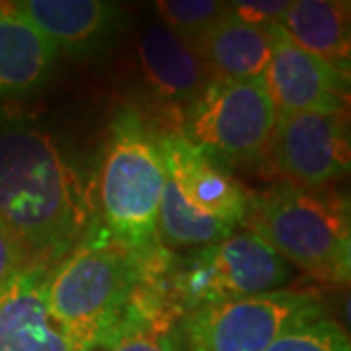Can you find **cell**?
I'll list each match as a JSON object with an SVG mask.
<instances>
[{"instance_id": "9a60e30c", "label": "cell", "mask_w": 351, "mask_h": 351, "mask_svg": "<svg viewBox=\"0 0 351 351\" xmlns=\"http://www.w3.org/2000/svg\"><path fill=\"white\" fill-rule=\"evenodd\" d=\"M59 49L14 8L0 18V100L22 98L41 88Z\"/></svg>"}, {"instance_id": "d6986e66", "label": "cell", "mask_w": 351, "mask_h": 351, "mask_svg": "<svg viewBox=\"0 0 351 351\" xmlns=\"http://www.w3.org/2000/svg\"><path fill=\"white\" fill-rule=\"evenodd\" d=\"M156 14L160 24L174 29L178 36L188 39L189 43L203 34L219 16L228 8V2L217 0H158Z\"/></svg>"}, {"instance_id": "7402d4cb", "label": "cell", "mask_w": 351, "mask_h": 351, "mask_svg": "<svg viewBox=\"0 0 351 351\" xmlns=\"http://www.w3.org/2000/svg\"><path fill=\"white\" fill-rule=\"evenodd\" d=\"M24 265H27L20 244L0 226V289L4 287Z\"/></svg>"}, {"instance_id": "277c9868", "label": "cell", "mask_w": 351, "mask_h": 351, "mask_svg": "<svg viewBox=\"0 0 351 351\" xmlns=\"http://www.w3.org/2000/svg\"><path fill=\"white\" fill-rule=\"evenodd\" d=\"M156 133L135 112L115 117L98 174L101 228L137 254L160 248L156 225L164 188Z\"/></svg>"}, {"instance_id": "2e32d148", "label": "cell", "mask_w": 351, "mask_h": 351, "mask_svg": "<svg viewBox=\"0 0 351 351\" xmlns=\"http://www.w3.org/2000/svg\"><path fill=\"white\" fill-rule=\"evenodd\" d=\"M182 314L160 289L138 283L119 322L104 336L101 351H184L178 324Z\"/></svg>"}, {"instance_id": "8992f818", "label": "cell", "mask_w": 351, "mask_h": 351, "mask_svg": "<svg viewBox=\"0 0 351 351\" xmlns=\"http://www.w3.org/2000/svg\"><path fill=\"white\" fill-rule=\"evenodd\" d=\"M277 112L263 78H219L189 104L184 137L215 162H254L271 138Z\"/></svg>"}, {"instance_id": "3957f363", "label": "cell", "mask_w": 351, "mask_h": 351, "mask_svg": "<svg viewBox=\"0 0 351 351\" xmlns=\"http://www.w3.org/2000/svg\"><path fill=\"white\" fill-rule=\"evenodd\" d=\"M279 184L250 195L242 225L291 265L324 283L350 279V213L346 201Z\"/></svg>"}, {"instance_id": "9c48e42d", "label": "cell", "mask_w": 351, "mask_h": 351, "mask_svg": "<svg viewBox=\"0 0 351 351\" xmlns=\"http://www.w3.org/2000/svg\"><path fill=\"white\" fill-rule=\"evenodd\" d=\"M269 29L274 49L262 78L277 115L346 113L350 75L299 47L279 24L269 25Z\"/></svg>"}, {"instance_id": "7c38bea8", "label": "cell", "mask_w": 351, "mask_h": 351, "mask_svg": "<svg viewBox=\"0 0 351 351\" xmlns=\"http://www.w3.org/2000/svg\"><path fill=\"white\" fill-rule=\"evenodd\" d=\"M137 55L147 84L170 104H193L215 78L188 39L160 22L145 29Z\"/></svg>"}, {"instance_id": "ac0fdd59", "label": "cell", "mask_w": 351, "mask_h": 351, "mask_svg": "<svg viewBox=\"0 0 351 351\" xmlns=\"http://www.w3.org/2000/svg\"><path fill=\"white\" fill-rule=\"evenodd\" d=\"M232 232L234 228L230 225L193 209L174 180L166 174L156 225L158 242L164 248H207Z\"/></svg>"}, {"instance_id": "7a4b0ae2", "label": "cell", "mask_w": 351, "mask_h": 351, "mask_svg": "<svg viewBox=\"0 0 351 351\" xmlns=\"http://www.w3.org/2000/svg\"><path fill=\"white\" fill-rule=\"evenodd\" d=\"M152 252L137 254L115 242L101 226H90L75 248L51 267L45 297L55 324L84 351L96 350L125 313Z\"/></svg>"}, {"instance_id": "52a82bcc", "label": "cell", "mask_w": 351, "mask_h": 351, "mask_svg": "<svg viewBox=\"0 0 351 351\" xmlns=\"http://www.w3.org/2000/svg\"><path fill=\"white\" fill-rule=\"evenodd\" d=\"M322 314L320 295L281 289L205 304L184 314L180 326L189 351H265L291 328Z\"/></svg>"}, {"instance_id": "ffe728a7", "label": "cell", "mask_w": 351, "mask_h": 351, "mask_svg": "<svg viewBox=\"0 0 351 351\" xmlns=\"http://www.w3.org/2000/svg\"><path fill=\"white\" fill-rule=\"evenodd\" d=\"M265 351H351L343 328L324 314L291 328Z\"/></svg>"}, {"instance_id": "5b68a950", "label": "cell", "mask_w": 351, "mask_h": 351, "mask_svg": "<svg viewBox=\"0 0 351 351\" xmlns=\"http://www.w3.org/2000/svg\"><path fill=\"white\" fill-rule=\"evenodd\" d=\"M291 279L293 265L258 234L242 230L191 256L172 258L164 291L184 316L205 304L281 291Z\"/></svg>"}, {"instance_id": "44dd1931", "label": "cell", "mask_w": 351, "mask_h": 351, "mask_svg": "<svg viewBox=\"0 0 351 351\" xmlns=\"http://www.w3.org/2000/svg\"><path fill=\"white\" fill-rule=\"evenodd\" d=\"M291 2L287 0H237L228 2V10L234 14L242 22H248L252 25L269 27L279 24L283 16L287 14Z\"/></svg>"}, {"instance_id": "30bf717a", "label": "cell", "mask_w": 351, "mask_h": 351, "mask_svg": "<svg viewBox=\"0 0 351 351\" xmlns=\"http://www.w3.org/2000/svg\"><path fill=\"white\" fill-rule=\"evenodd\" d=\"M156 143L162 156L164 172L174 180L193 209L211 215L232 228L242 225L250 193L240 182L191 145L180 131L156 135Z\"/></svg>"}, {"instance_id": "6da1fadb", "label": "cell", "mask_w": 351, "mask_h": 351, "mask_svg": "<svg viewBox=\"0 0 351 351\" xmlns=\"http://www.w3.org/2000/svg\"><path fill=\"white\" fill-rule=\"evenodd\" d=\"M90 201L55 137L0 106V226L27 263L57 265L86 234Z\"/></svg>"}, {"instance_id": "603a6c76", "label": "cell", "mask_w": 351, "mask_h": 351, "mask_svg": "<svg viewBox=\"0 0 351 351\" xmlns=\"http://www.w3.org/2000/svg\"><path fill=\"white\" fill-rule=\"evenodd\" d=\"M12 8H14V2H2V0H0V18H2L4 14L10 12Z\"/></svg>"}, {"instance_id": "4fadbf2b", "label": "cell", "mask_w": 351, "mask_h": 351, "mask_svg": "<svg viewBox=\"0 0 351 351\" xmlns=\"http://www.w3.org/2000/svg\"><path fill=\"white\" fill-rule=\"evenodd\" d=\"M16 8L57 49L75 55L96 49L119 22V8L101 0H24Z\"/></svg>"}, {"instance_id": "5bb4252c", "label": "cell", "mask_w": 351, "mask_h": 351, "mask_svg": "<svg viewBox=\"0 0 351 351\" xmlns=\"http://www.w3.org/2000/svg\"><path fill=\"white\" fill-rule=\"evenodd\" d=\"M191 45L215 76L250 80L263 76L271 61L274 36L269 27L242 22L226 8Z\"/></svg>"}, {"instance_id": "e0dca14e", "label": "cell", "mask_w": 351, "mask_h": 351, "mask_svg": "<svg viewBox=\"0 0 351 351\" xmlns=\"http://www.w3.org/2000/svg\"><path fill=\"white\" fill-rule=\"evenodd\" d=\"M279 25L299 47L350 75V2L297 0Z\"/></svg>"}, {"instance_id": "8fae6325", "label": "cell", "mask_w": 351, "mask_h": 351, "mask_svg": "<svg viewBox=\"0 0 351 351\" xmlns=\"http://www.w3.org/2000/svg\"><path fill=\"white\" fill-rule=\"evenodd\" d=\"M51 265L27 263L0 289V351H84L47 308Z\"/></svg>"}, {"instance_id": "ba28073f", "label": "cell", "mask_w": 351, "mask_h": 351, "mask_svg": "<svg viewBox=\"0 0 351 351\" xmlns=\"http://www.w3.org/2000/svg\"><path fill=\"white\" fill-rule=\"evenodd\" d=\"M263 156L289 186L322 189L350 170L346 113L277 115Z\"/></svg>"}]
</instances>
